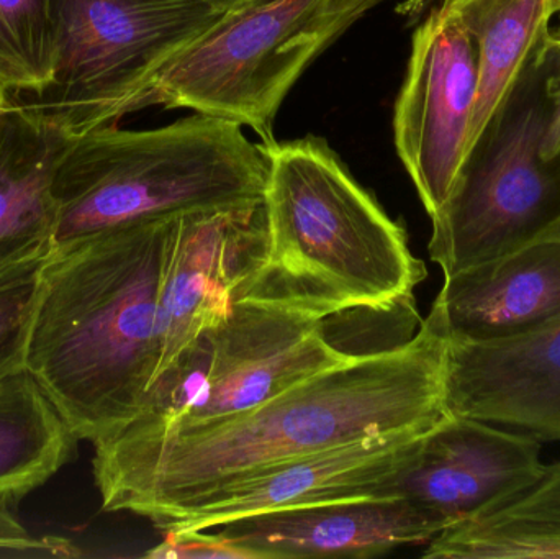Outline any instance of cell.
<instances>
[{
  "label": "cell",
  "mask_w": 560,
  "mask_h": 559,
  "mask_svg": "<svg viewBox=\"0 0 560 559\" xmlns=\"http://www.w3.org/2000/svg\"><path fill=\"white\" fill-rule=\"evenodd\" d=\"M450 327L443 305L397 347L293 384L235 416L199 426H127L94 443L92 473L102 511L150 519L272 466L359 440L430 430L446 407Z\"/></svg>",
  "instance_id": "obj_1"
},
{
  "label": "cell",
  "mask_w": 560,
  "mask_h": 559,
  "mask_svg": "<svg viewBox=\"0 0 560 559\" xmlns=\"http://www.w3.org/2000/svg\"><path fill=\"white\" fill-rule=\"evenodd\" d=\"M177 217L98 233L46 259L25 370L81 442L94 445L143 412L160 366L158 301Z\"/></svg>",
  "instance_id": "obj_2"
},
{
  "label": "cell",
  "mask_w": 560,
  "mask_h": 559,
  "mask_svg": "<svg viewBox=\"0 0 560 559\" xmlns=\"http://www.w3.org/2000/svg\"><path fill=\"white\" fill-rule=\"evenodd\" d=\"M265 190V258L236 301L306 317L413 301L427 279L404 226L351 176L318 137L272 140Z\"/></svg>",
  "instance_id": "obj_3"
},
{
  "label": "cell",
  "mask_w": 560,
  "mask_h": 559,
  "mask_svg": "<svg viewBox=\"0 0 560 559\" xmlns=\"http://www.w3.org/2000/svg\"><path fill=\"white\" fill-rule=\"evenodd\" d=\"M269 158L245 128L192 114L164 127L81 135L55 183L52 248L144 220L265 199Z\"/></svg>",
  "instance_id": "obj_4"
},
{
  "label": "cell",
  "mask_w": 560,
  "mask_h": 559,
  "mask_svg": "<svg viewBox=\"0 0 560 559\" xmlns=\"http://www.w3.org/2000/svg\"><path fill=\"white\" fill-rule=\"evenodd\" d=\"M385 0H265L226 13L164 66L137 104L184 108L276 140L275 120L310 65Z\"/></svg>",
  "instance_id": "obj_5"
},
{
  "label": "cell",
  "mask_w": 560,
  "mask_h": 559,
  "mask_svg": "<svg viewBox=\"0 0 560 559\" xmlns=\"http://www.w3.org/2000/svg\"><path fill=\"white\" fill-rule=\"evenodd\" d=\"M52 85L39 101L84 135L135 114L158 72L226 10L202 0H48Z\"/></svg>",
  "instance_id": "obj_6"
},
{
  "label": "cell",
  "mask_w": 560,
  "mask_h": 559,
  "mask_svg": "<svg viewBox=\"0 0 560 559\" xmlns=\"http://www.w3.org/2000/svg\"><path fill=\"white\" fill-rule=\"evenodd\" d=\"M545 72L546 58L526 72L431 217L428 252L444 278L518 248L560 219V158L541 154Z\"/></svg>",
  "instance_id": "obj_7"
},
{
  "label": "cell",
  "mask_w": 560,
  "mask_h": 559,
  "mask_svg": "<svg viewBox=\"0 0 560 559\" xmlns=\"http://www.w3.org/2000/svg\"><path fill=\"white\" fill-rule=\"evenodd\" d=\"M352 357L331 343L325 321L236 301L151 386L128 426L174 429L235 416Z\"/></svg>",
  "instance_id": "obj_8"
},
{
  "label": "cell",
  "mask_w": 560,
  "mask_h": 559,
  "mask_svg": "<svg viewBox=\"0 0 560 559\" xmlns=\"http://www.w3.org/2000/svg\"><path fill=\"white\" fill-rule=\"evenodd\" d=\"M477 79L476 45L456 13L440 3L415 30L394 112L398 158L430 219L463 173Z\"/></svg>",
  "instance_id": "obj_9"
},
{
  "label": "cell",
  "mask_w": 560,
  "mask_h": 559,
  "mask_svg": "<svg viewBox=\"0 0 560 559\" xmlns=\"http://www.w3.org/2000/svg\"><path fill=\"white\" fill-rule=\"evenodd\" d=\"M266 242L265 199L179 213L158 301L161 358L153 384L203 331L229 317L265 258Z\"/></svg>",
  "instance_id": "obj_10"
},
{
  "label": "cell",
  "mask_w": 560,
  "mask_h": 559,
  "mask_svg": "<svg viewBox=\"0 0 560 559\" xmlns=\"http://www.w3.org/2000/svg\"><path fill=\"white\" fill-rule=\"evenodd\" d=\"M431 430L359 440L272 466L212 489L153 522L158 531H210L226 522L326 502L395 498L394 479L417 458Z\"/></svg>",
  "instance_id": "obj_11"
},
{
  "label": "cell",
  "mask_w": 560,
  "mask_h": 559,
  "mask_svg": "<svg viewBox=\"0 0 560 559\" xmlns=\"http://www.w3.org/2000/svg\"><path fill=\"white\" fill-rule=\"evenodd\" d=\"M541 442L505 427L450 416L427 436L392 492L417 505L441 532L535 485Z\"/></svg>",
  "instance_id": "obj_12"
},
{
  "label": "cell",
  "mask_w": 560,
  "mask_h": 559,
  "mask_svg": "<svg viewBox=\"0 0 560 559\" xmlns=\"http://www.w3.org/2000/svg\"><path fill=\"white\" fill-rule=\"evenodd\" d=\"M450 414L560 442V318L490 340L451 337Z\"/></svg>",
  "instance_id": "obj_13"
},
{
  "label": "cell",
  "mask_w": 560,
  "mask_h": 559,
  "mask_svg": "<svg viewBox=\"0 0 560 559\" xmlns=\"http://www.w3.org/2000/svg\"><path fill=\"white\" fill-rule=\"evenodd\" d=\"M255 559L371 558L427 545L440 527L405 498L282 509L210 528Z\"/></svg>",
  "instance_id": "obj_14"
},
{
  "label": "cell",
  "mask_w": 560,
  "mask_h": 559,
  "mask_svg": "<svg viewBox=\"0 0 560 559\" xmlns=\"http://www.w3.org/2000/svg\"><path fill=\"white\" fill-rule=\"evenodd\" d=\"M451 337H512L560 318V219L518 248L444 278Z\"/></svg>",
  "instance_id": "obj_15"
},
{
  "label": "cell",
  "mask_w": 560,
  "mask_h": 559,
  "mask_svg": "<svg viewBox=\"0 0 560 559\" xmlns=\"http://www.w3.org/2000/svg\"><path fill=\"white\" fill-rule=\"evenodd\" d=\"M79 137L65 114L26 98L0 108V266L52 246V183Z\"/></svg>",
  "instance_id": "obj_16"
},
{
  "label": "cell",
  "mask_w": 560,
  "mask_h": 559,
  "mask_svg": "<svg viewBox=\"0 0 560 559\" xmlns=\"http://www.w3.org/2000/svg\"><path fill=\"white\" fill-rule=\"evenodd\" d=\"M477 53V98L466 161L509 105L526 72L546 58L560 0H447ZM466 164V163H464Z\"/></svg>",
  "instance_id": "obj_17"
},
{
  "label": "cell",
  "mask_w": 560,
  "mask_h": 559,
  "mask_svg": "<svg viewBox=\"0 0 560 559\" xmlns=\"http://www.w3.org/2000/svg\"><path fill=\"white\" fill-rule=\"evenodd\" d=\"M428 559H560V462L535 485L428 541Z\"/></svg>",
  "instance_id": "obj_18"
},
{
  "label": "cell",
  "mask_w": 560,
  "mask_h": 559,
  "mask_svg": "<svg viewBox=\"0 0 560 559\" xmlns=\"http://www.w3.org/2000/svg\"><path fill=\"white\" fill-rule=\"evenodd\" d=\"M79 442L25 368L0 377V504L15 508L46 485Z\"/></svg>",
  "instance_id": "obj_19"
},
{
  "label": "cell",
  "mask_w": 560,
  "mask_h": 559,
  "mask_svg": "<svg viewBox=\"0 0 560 559\" xmlns=\"http://www.w3.org/2000/svg\"><path fill=\"white\" fill-rule=\"evenodd\" d=\"M51 85L48 0H0V88L39 101Z\"/></svg>",
  "instance_id": "obj_20"
},
{
  "label": "cell",
  "mask_w": 560,
  "mask_h": 559,
  "mask_svg": "<svg viewBox=\"0 0 560 559\" xmlns=\"http://www.w3.org/2000/svg\"><path fill=\"white\" fill-rule=\"evenodd\" d=\"M51 248L42 246L0 266V377L25 368L30 325Z\"/></svg>",
  "instance_id": "obj_21"
},
{
  "label": "cell",
  "mask_w": 560,
  "mask_h": 559,
  "mask_svg": "<svg viewBox=\"0 0 560 559\" xmlns=\"http://www.w3.org/2000/svg\"><path fill=\"white\" fill-rule=\"evenodd\" d=\"M166 531L164 540L144 557L153 559H255L219 532Z\"/></svg>",
  "instance_id": "obj_22"
},
{
  "label": "cell",
  "mask_w": 560,
  "mask_h": 559,
  "mask_svg": "<svg viewBox=\"0 0 560 559\" xmlns=\"http://www.w3.org/2000/svg\"><path fill=\"white\" fill-rule=\"evenodd\" d=\"M81 551L59 537L36 538L16 521L10 505L0 504V558H75Z\"/></svg>",
  "instance_id": "obj_23"
},
{
  "label": "cell",
  "mask_w": 560,
  "mask_h": 559,
  "mask_svg": "<svg viewBox=\"0 0 560 559\" xmlns=\"http://www.w3.org/2000/svg\"><path fill=\"white\" fill-rule=\"evenodd\" d=\"M545 94L548 101V120L541 154L546 161H556L560 158V25L552 32L546 51Z\"/></svg>",
  "instance_id": "obj_24"
},
{
  "label": "cell",
  "mask_w": 560,
  "mask_h": 559,
  "mask_svg": "<svg viewBox=\"0 0 560 559\" xmlns=\"http://www.w3.org/2000/svg\"><path fill=\"white\" fill-rule=\"evenodd\" d=\"M202 2L212 3V5L220 7L226 12H235V10L256 5V3L265 2V0H202Z\"/></svg>",
  "instance_id": "obj_25"
},
{
  "label": "cell",
  "mask_w": 560,
  "mask_h": 559,
  "mask_svg": "<svg viewBox=\"0 0 560 559\" xmlns=\"http://www.w3.org/2000/svg\"><path fill=\"white\" fill-rule=\"evenodd\" d=\"M10 102V95L7 94L5 91H3L2 88H0V108L5 107L7 104Z\"/></svg>",
  "instance_id": "obj_26"
},
{
  "label": "cell",
  "mask_w": 560,
  "mask_h": 559,
  "mask_svg": "<svg viewBox=\"0 0 560 559\" xmlns=\"http://www.w3.org/2000/svg\"><path fill=\"white\" fill-rule=\"evenodd\" d=\"M436 2L444 3L447 2V0H436Z\"/></svg>",
  "instance_id": "obj_27"
},
{
  "label": "cell",
  "mask_w": 560,
  "mask_h": 559,
  "mask_svg": "<svg viewBox=\"0 0 560 559\" xmlns=\"http://www.w3.org/2000/svg\"><path fill=\"white\" fill-rule=\"evenodd\" d=\"M559 20H560V13H559Z\"/></svg>",
  "instance_id": "obj_28"
}]
</instances>
